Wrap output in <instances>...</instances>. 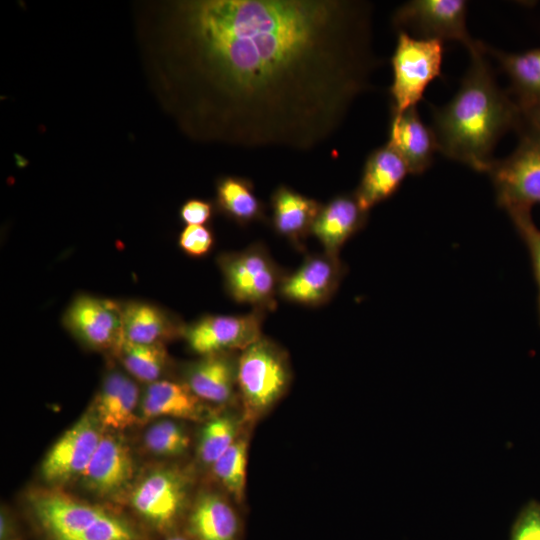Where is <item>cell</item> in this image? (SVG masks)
Segmentation results:
<instances>
[{
	"label": "cell",
	"mask_w": 540,
	"mask_h": 540,
	"mask_svg": "<svg viewBox=\"0 0 540 540\" xmlns=\"http://www.w3.org/2000/svg\"><path fill=\"white\" fill-rule=\"evenodd\" d=\"M169 35L183 126L243 148L325 143L378 63L364 1H179Z\"/></svg>",
	"instance_id": "1"
},
{
	"label": "cell",
	"mask_w": 540,
	"mask_h": 540,
	"mask_svg": "<svg viewBox=\"0 0 540 540\" xmlns=\"http://www.w3.org/2000/svg\"><path fill=\"white\" fill-rule=\"evenodd\" d=\"M486 46L470 52V65L454 97L432 109L437 150L478 172H488L493 150L505 132L517 127L521 111L496 83Z\"/></svg>",
	"instance_id": "2"
},
{
	"label": "cell",
	"mask_w": 540,
	"mask_h": 540,
	"mask_svg": "<svg viewBox=\"0 0 540 540\" xmlns=\"http://www.w3.org/2000/svg\"><path fill=\"white\" fill-rule=\"evenodd\" d=\"M236 382L246 418H259L275 405L289 385L290 368L284 351L261 336L242 350Z\"/></svg>",
	"instance_id": "3"
},
{
	"label": "cell",
	"mask_w": 540,
	"mask_h": 540,
	"mask_svg": "<svg viewBox=\"0 0 540 540\" xmlns=\"http://www.w3.org/2000/svg\"><path fill=\"white\" fill-rule=\"evenodd\" d=\"M443 53L441 40L417 38L405 31H398L391 57V113H403L417 107L427 86L441 75Z\"/></svg>",
	"instance_id": "4"
},
{
	"label": "cell",
	"mask_w": 540,
	"mask_h": 540,
	"mask_svg": "<svg viewBox=\"0 0 540 540\" xmlns=\"http://www.w3.org/2000/svg\"><path fill=\"white\" fill-rule=\"evenodd\" d=\"M487 173L501 208L531 211L540 204V136L532 129L524 133L511 155L494 160Z\"/></svg>",
	"instance_id": "5"
},
{
	"label": "cell",
	"mask_w": 540,
	"mask_h": 540,
	"mask_svg": "<svg viewBox=\"0 0 540 540\" xmlns=\"http://www.w3.org/2000/svg\"><path fill=\"white\" fill-rule=\"evenodd\" d=\"M230 296L256 309H273L285 274L261 245L228 253L219 259Z\"/></svg>",
	"instance_id": "6"
},
{
	"label": "cell",
	"mask_w": 540,
	"mask_h": 540,
	"mask_svg": "<svg viewBox=\"0 0 540 540\" xmlns=\"http://www.w3.org/2000/svg\"><path fill=\"white\" fill-rule=\"evenodd\" d=\"M466 15L464 0H413L398 8L393 23L417 38L459 41L470 53L481 43L468 33Z\"/></svg>",
	"instance_id": "7"
},
{
	"label": "cell",
	"mask_w": 540,
	"mask_h": 540,
	"mask_svg": "<svg viewBox=\"0 0 540 540\" xmlns=\"http://www.w3.org/2000/svg\"><path fill=\"white\" fill-rule=\"evenodd\" d=\"M101 427L95 412L84 414L46 454L41 467L43 478L63 483L80 477L103 435Z\"/></svg>",
	"instance_id": "8"
},
{
	"label": "cell",
	"mask_w": 540,
	"mask_h": 540,
	"mask_svg": "<svg viewBox=\"0 0 540 540\" xmlns=\"http://www.w3.org/2000/svg\"><path fill=\"white\" fill-rule=\"evenodd\" d=\"M262 310L237 315L205 316L183 330L189 347L204 356L245 349L261 335Z\"/></svg>",
	"instance_id": "9"
},
{
	"label": "cell",
	"mask_w": 540,
	"mask_h": 540,
	"mask_svg": "<svg viewBox=\"0 0 540 540\" xmlns=\"http://www.w3.org/2000/svg\"><path fill=\"white\" fill-rule=\"evenodd\" d=\"M344 272L337 255L326 252L310 255L294 272L284 275L279 295L301 305H322L333 297Z\"/></svg>",
	"instance_id": "10"
},
{
	"label": "cell",
	"mask_w": 540,
	"mask_h": 540,
	"mask_svg": "<svg viewBox=\"0 0 540 540\" xmlns=\"http://www.w3.org/2000/svg\"><path fill=\"white\" fill-rule=\"evenodd\" d=\"M188 478L179 470L159 469L148 474L134 489L133 508L158 527L171 525L184 508Z\"/></svg>",
	"instance_id": "11"
},
{
	"label": "cell",
	"mask_w": 540,
	"mask_h": 540,
	"mask_svg": "<svg viewBox=\"0 0 540 540\" xmlns=\"http://www.w3.org/2000/svg\"><path fill=\"white\" fill-rule=\"evenodd\" d=\"M134 461L128 445L114 434H103L81 474L88 490L102 497L116 495L131 481Z\"/></svg>",
	"instance_id": "12"
},
{
	"label": "cell",
	"mask_w": 540,
	"mask_h": 540,
	"mask_svg": "<svg viewBox=\"0 0 540 540\" xmlns=\"http://www.w3.org/2000/svg\"><path fill=\"white\" fill-rule=\"evenodd\" d=\"M66 320L69 328L93 347L119 348L124 340L121 308L111 301L79 297L69 307Z\"/></svg>",
	"instance_id": "13"
},
{
	"label": "cell",
	"mask_w": 540,
	"mask_h": 540,
	"mask_svg": "<svg viewBox=\"0 0 540 540\" xmlns=\"http://www.w3.org/2000/svg\"><path fill=\"white\" fill-rule=\"evenodd\" d=\"M410 174L401 155L387 143L367 157L354 195L363 210H369L390 198Z\"/></svg>",
	"instance_id": "14"
},
{
	"label": "cell",
	"mask_w": 540,
	"mask_h": 540,
	"mask_svg": "<svg viewBox=\"0 0 540 540\" xmlns=\"http://www.w3.org/2000/svg\"><path fill=\"white\" fill-rule=\"evenodd\" d=\"M32 504L37 518L56 540H73L105 513L101 508L52 491L36 495Z\"/></svg>",
	"instance_id": "15"
},
{
	"label": "cell",
	"mask_w": 540,
	"mask_h": 540,
	"mask_svg": "<svg viewBox=\"0 0 540 540\" xmlns=\"http://www.w3.org/2000/svg\"><path fill=\"white\" fill-rule=\"evenodd\" d=\"M388 135L387 144L405 160L410 174H422L431 166L438 151L436 140L431 127L421 120L417 107L391 113Z\"/></svg>",
	"instance_id": "16"
},
{
	"label": "cell",
	"mask_w": 540,
	"mask_h": 540,
	"mask_svg": "<svg viewBox=\"0 0 540 540\" xmlns=\"http://www.w3.org/2000/svg\"><path fill=\"white\" fill-rule=\"evenodd\" d=\"M367 214L354 193L335 196L322 205L311 233L322 244L326 253L338 256L341 247L363 228Z\"/></svg>",
	"instance_id": "17"
},
{
	"label": "cell",
	"mask_w": 540,
	"mask_h": 540,
	"mask_svg": "<svg viewBox=\"0 0 540 540\" xmlns=\"http://www.w3.org/2000/svg\"><path fill=\"white\" fill-rule=\"evenodd\" d=\"M275 231L295 245L311 233L322 204L286 186H278L271 196Z\"/></svg>",
	"instance_id": "18"
},
{
	"label": "cell",
	"mask_w": 540,
	"mask_h": 540,
	"mask_svg": "<svg viewBox=\"0 0 540 540\" xmlns=\"http://www.w3.org/2000/svg\"><path fill=\"white\" fill-rule=\"evenodd\" d=\"M206 408L185 383L157 380L147 387L141 402V414L145 419L168 416L184 420H201Z\"/></svg>",
	"instance_id": "19"
},
{
	"label": "cell",
	"mask_w": 540,
	"mask_h": 540,
	"mask_svg": "<svg viewBox=\"0 0 540 540\" xmlns=\"http://www.w3.org/2000/svg\"><path fill=\"white\" fill-rule=\"evenodd\" d=\"M187 529L194 540H237L239 520L225 498L203 493L191 508Z\"/></svg>",
	"instance_id": "20"
},
{
	"label": "cell",
	"mask_w": 540,
	"mask_h": 540,
	"mask_svg": "<svg viewBox=\"0 0 540 540\" xmlns=\"http://www.w3.org/2000/svg\"><path fill=\"white\" fill-rule=\"evenodd\" d=\"M137 385L119 372L109 374L96 400L95 414L104 428L123 430L137 421Z\"/></svg>",
	"instance_id": "21"
},
{
	"label": "cell",
	"mask_w": 540,
	"mask_h": 540,
	"mask_svg": "<svg viewBox=\"0 0 540 540\" xmlns=\"http://www.w3.org/2000/svg\"><path fill=\"white\" fill-rule=\"evenodd\" d=\"M237 376V363L221 353L204 356L188 373L187 385L202 401L224 404L231 400Z\"/></svg>",
	"instance_id": "22"
},
{
	"label": "cell",
	"mask_w": 540,
	"mask_h": 540,
	"mask_svg": "<svg viewBox=\"0 0 540 540\" xmlns=\"http://www.w3.org/2000/svg\"><path fill=\"white\" fill-rule=\"evenodd\" d=\"M123 338L137 344H161L177 333V325L160 309L146 303L121 308Z\"/></svg>",
	"instance_id": "23"
},
{
	"label": "cell",
	"mask_w": 540,
	"mask_h": 540,
	"mask_svg": "<svg viewBox=\"0 0 540 540\" xmlns=\"http://www.w3.org/2000/svg\"><path fill=\"white\" fill-rule=\"evenodd\" d=\"M508 75L519 106L540 102V48L505 53L486 46Z\"/></svg>",
	"instance_id": "24"
},
{
	"label": "cell",
	"mask_w": 540,
	"mask_h": 540,
	"mask_svg": "<svg viewBox=\"0 0 540 540\" xmlns=\"http://www.w3.org/2000/svg\"><path fill=\"white\" fill-rule=\"evenodd\" d=\"M216 191L219 208L236 222L245 225L263 218V204L250 180L227 176L218 181Z\"/></svg>",
	"instance_id": "25"
},
{
	"label": "cell",
	"mask_w": 540,
	"mask_h": 540,
	"mask_svg": "<svg viewBox=\"0 0 540 540\" xmlns=\"http://www.w3.org/2000/svg\"><path fill=\"white\" fill-rule=\"evenodd\" d=\"M118 349L127 371L140 381H157L165 368L167 355L162 344H137L123 340Z\"/></svg>",
	"instance_id": "26"
},
{
	"label": "cell",
	"mask_w": 540,
	"mask_h": 540,
	"mask_svg": "<svg viewBox=\"0 0 540 540\" xmlns=\"http://www.w3.org/2000/svg\"><path fill=\"white\" fill-rule=\"evenodd\" d=\"M247 450L246 438H237L212 465L215 476L238 502L245 492Z\"/></svg>",
	"instance_id": "27"
},
{
	"label": "cell",
	"mask_w": 540,
	"mask_h": 540,
	"mask_svg": "<svg viewBox=\"0 0 540 540\" xmlns=\"http://www.w3.org/2000/svg\"><path fill=\"white\" fill-rule=\"evenodd\" d=\"M238 423L231 416H218L203 427L198 445V455L207 465L214 462L237 439Z\"/></svg>",
	"instance_id": "28"
},
{
	"label": "cell",
	"mask_w": 540,
	"mask_h": 540,
	"mask_svg": "<svg viewBox=\"0 0 540 540\" xmlns=\"http://www.w3.org/2000/svg\"><path fill=\"white\" fill-rule=\"evenodd\" d=\"M144 443L146 448L156 455L178 456L188 449L190 438L178 423L162 420L146 431Z\"/></svg>",
	"instance_id": "29"
},
{
	"label": "cell",
	"mask_w": 540,
	"mask_h": 540,
	"mask_svg": "<svg viewBox=\"0 0 540 540\" xmlns=\"http://www.w3.org/2000/svg\"><path fill=\"white\" fill-rule=\"evenodd\" d=\"M519 236L526 245L538 286V317L540 324V230L531 218V211L519 210L508 213Z\"/></svg>",
	"instance_id": "30"
},
{
	"label": "cell",
	"mask_w": 540,
	"mask_h": 540,
	"mask_svg": "<svg viewBox=\"0 0 540 540\" xmlns=\"http://www.w3.org/2000/svg\"><path fill=\"white\" fill-rule=\"evenodd\" d=\"M133 538L134 534L125 522L105 512L73 540H133Z\"/></svg>",
	"instance_id": "31"
},
{
	"label": "cell",
	"mask_w": 540,
	"mask_h": 540,
	"mask_svg": "<svg viewBox=\"0 0 540 540\" xmlns=\"http://www.w3.org/2000/svg\"><path fill=\"white\" fill-rule=\"evenodd\" d=\"M214 242L210 229L203 225H187L179 237V245L187 254L201 257L207 254Z\"/></svg>",
	"instance_id": "32"
},
{
	"label": "cell",
	"mask_w": 540,
	"mask_h": 540,
	"mask_svg": "<svg viewBox=\"0 0 540 540\" xmlns=\"http://www.w3.org/2000/svg\"><path fill=\"white\" fill-rule=\"evenodd\" d=\"M511 540H540V503H530L519 514Z\"/></svg>",
	"instance_id": "33"
},
{
	"label": "cell",
	"mask_w": 540,
	"mask_h": 540,
	"mask_svg": "<svg viewBox=\"0 0 540 540\" xmlns=\"http://www.w3.org/2000/svg\"><path fill=\"white\" fill-rule=\"evenodd\" d=\"M212 215V205L203 200L190 199L180 209V217L187 225H203Z\"/></svg>",
	"instance_id": "34"
},
{
	"label": "cell",
	"mask_w": 540,
	"mask_h": 540,
	"mask_svg": "<svg viewBox=\"0 0 540 540\" xmlns=\"http://www.w3.org/2000/svg\"><path fill=\"white\" fill-rule=\"evenodd\" d=\"M519 108L530 128L540 136V102L522 105Z\"/></svg>",
	"instance_id": "35"
},
{
	"label": "cell",
	"mask_w": 540,
	"mask_h": 540,
	"mask_svg": "<svg viewBox=\"0 0 540 540\" xmlns=\"http://www.w3.org/2000/svg\"><path fill=\"white\" fill-rule=\"evenodd\" d=\"M168 540H187V539H185L183 537L176 536V537L169 538Z\"/></svg>",
	"instance_id": "36"
}]
</instances>
